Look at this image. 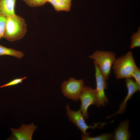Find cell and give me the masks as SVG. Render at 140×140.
<instances>
[{"label":"cell","instance_id":"cell-14","mask_svg":"<svg viewBox=\"0 0 140 140\" xmlns=\"http://www.w3.org/2000/svg\"><path fill=\"white\" fill-rule=\"evenodd\" d=\"M113 133H105L95 137H90L82 134V140H109L112 139Z\"/></svg>","mask_w":140,"mask_h":140},{"label":"cell","instance_id":"cell-12","mask_svg":"<svg viewBox=\"0 0 140 140\" xmlns=\"http://www.w3.org/2000/svg\"><path fill=\"white\" fill-rule=\"evenodd\" d=\"M7 55L15 57L20 59L24 56L22 52L8 48L0 45V56Z\"/></svg>","mask_w":140,"mask_h":140},{"label":"cell","instance_id":"cell-8","mask_svg":"<svg viewBox=\"0 0 140 140\" xmlns=\"http://www.w3.org/2000/svg\"><path fill=\"white\" fill-rule=\"evenodd\" d=\"M37 128V126L34 125L33 123L28 125L22 124L18 129L11 128L10 129L12 134L7 140H31L33 134Z\"/></svg>","mask_w":140,"mask_h":140},{"label":"cell","instance_id":"cell-4","mask_svg":"<svg viewBox=\"0 0 140 140\" xmlns=\"http://www.w3.org/2000/svg\"><path fill=\"white\" fill-rule=\"evenodd\" d=\"M84 86L83 79L76 80L70 77L67 81L61 83V87L62 93L65 97L77 101L80 99L82 89Z\"/></svg>","mask_w":140,"mask_h":140},{"label":"cell","instance_id":"cell-1","mask_svg":"<svg viewBox=\"0 0 140 140\" xmlns=\"http://www.w3.org/2000/svg\"><path fill=\"white\" fill-rule=\"evenodd\" d=\"M27 25L24 19L16 15L6 18L4 38L13 41L22 39L27 31Z\"/></svg>","mask_w":140,"mask_h":140},{"label":"cell","instance_id":"cell-7","mask_svg":"<svg viewBox=\"0 0 140 140\" xmlns=\"http://www.w3.org/2000/svg\"><path fill=\"white\" fill-rule=\"evenodd\" d=\"M80 99L81 102L80 110L84 118L87 119L89 118L87 113L89 107L92 104H96V97L95 89L89 86H84L82 90Z\"/></svg>","mask_w":140,"mask_h":140},{"label":"cell","instance_id":"cell-13","mask_svg":"<svg viewBox=\"0 0 140 140\" xmlns=\"http://www.w3.org/2000/svg\"><path fill=\"white\" fill-rule=\"evenodd\" d=\"M57 11H68L71 10V4H68L59 0H47Z\"/></svg>","mask_w":140,"mask_h":140},{"label":"cell","instance_id":"cell-3","mask_svg":"<svg viewBox=\"0 0 140 140\" xmlns=\"http://www.w3.org/2000/svg\"><path fill=\"white\" fill-rule=\"evenodd\" d=\"M89 58L93 60L94 62L97 65L105 80H108L116 58L115 53L110 51H96L89 55Z\"/></svg>","mask_w":140,"mask_h":140},{"label":"cell","instance_id":"cell-19","mask_svg":"<svg viewBox=\"0 0 140 140\" xmlns=\"http://www.w3.org/2000/svg\"><path fill=\"white\" fill-rule=\"evenodd\" d=\"M132 77L134 78L135 82L140 85V69L137 66L134 71L132 75Z\"/></svg>","mask_w":140,"mask_h":140},{"label":"cell","instance_id":"cell-2","mask_svg":"<svg viewBox=\"0 0 140 140\" xmlns=\"http://www.w3.org/2000/svg\"><path fill=\"white\" fill-rule=\"evenodd\" d=\"M137 66L132 53L130 51L116 58L112 68L116 77L120 79L132 77V73Z\"/></svg>","mask_w":140,"mask_h":140},{"label":"cell","instance_id":"cell-15","mask_svg":"<svg viewBox=\"0 0 140 140\" xmlns=\"http://www.w3.org/2000/svg\"><path fill=\"white\" fill-rule=\"evenodd\" d=\"M131 44L130 47L132 49L136 47L140 46V28L138 27L137 32L133 33L131 37Z\"/></svg>","mask_w":140,"mask_h":140},{"label":"cell","instance_id":"cell-11","mask_svg":"<svg viewBox=\"0 0 140 140\" xmlns=\"http://www.w3.org/2000/svg\"><path fill=\"white\" fill-rule=\"evenodd\" d=\"M16 1V0H0V15L6 18L15 15Z\"/></svg>","mask_w":140,"mask_h":140},{"label":"cell","instance_id":"cell-6","mask_svg":"<svg viewBox=\"0 0 140 140\" xmlns=\"http://www.w3.org/2000/svg\"><path fill=\"white\" fill-rule=\"evenodd\" d=\"M95 69V77L96 82V88L95 89L96 97V105L98 107L104 106L107 103L108 99L105 95L104 90L108 87L107 81L101 73L97 65L94 62Z\"/></svg>","mask_w":140,"mask_h":140},{"label":"cell","instance_id":"cell-5","mask_svg":"<svg viewBox=\"0 0 140 140\" xmlns=\"http://www.w3.org/2000/svg\"><path fill=\"white\" fill-rule=\"evenodd\" d=\"M66 108V114L69 118V120L74 124L84 135H89L90 133L86 132L88 129L101 128L106 124L100 122L95 123L94 125L88 126L86 123L80 109L76 111L72 110L69 108L68 104H67Z\"/></svg>","mask_w":140,"mask_h":140},{"label":"cell","instance_id":"cell-17","mask_svg":"<svg viewBox=\"0 0 140 140\" xmlns=\"http://www.w3.org/2000/svg\"><path fill=\"white\" fill-rule=\"evenodd\" d=\"M6 22V18L0 15V39L4 37Z\"/></svg>","mask_w":140,"mask_h":140},{"label":"cell","instance_id":"cell-10","mask_svg":"<svg viewBox=\"0 0 140 140\" xmlns=\"http://www.w3.org/2000/svg\"><path fill=\"white\" fill-rule=\"evenodd\" d=\"M129 122L126 120L122 121L115 129L112 139L114 140H128L131 137L129 130Z\"/></svg>","mask_w":140,"mask_h":140},{"label":"cell","instance_id":"cell-9","mask_svg":"<svg viewBox=\"0 0 140 140\" xmlns=\"http://www.w3.org/2000/svg\"><path fill=\"white\" fill-rule=\"evenodd\" d=\"M125 82L128 89L127 95L119 105V108L118 111L113 115L108 116V118L111 117L118 114H122L123 113L125 110L128 101L130 99L132 95L136 92L140 90V85L136 83L132 77L125 78Z\"/></svg>","mask_w":140,"mask_h":140},{"label":"cell","instance_id":"cell-16","mask_svg":"<svg viewBox=\"0 0 140 140\" xmlns=\"http://www.w3.org/2000/svg\"><path fill=\"white\" fill-rule=\"evenodd\" d=\"M27 4L31 7H39L44 5L47 0H23Z\"/></svg>","mask_w":140,"mask_h":140},{"label":"cell","instance_id":"cell-20","mask_svg":"<svg viewBox=\"0 0 140 140\" xmlns=\"http://www.w3.org/2000/svg\"><path fill=\"white\" fill-rule=\"evenodd\" d=\"M61 1L64 2L68 4H71V2L72 0H59Z\"/></svg>","mask_w":140,"mask_h":140},{"label":"cell","instance_id":"cell-18","mask_svg":"<svg viewBox=\"0 0 140 140\" xmlns=\"http://www.w3.org/2000/svg\"><path fill=\"white\" fill-rule=\"evenodd\" d=\"M26 77H24L22 78H16L11 81L8 83L0 86V88H3L15 85L22 82L24 79H26Z\"/></svg>","mask_w":140,"mask_h":140}]
</instances>
